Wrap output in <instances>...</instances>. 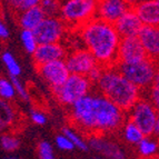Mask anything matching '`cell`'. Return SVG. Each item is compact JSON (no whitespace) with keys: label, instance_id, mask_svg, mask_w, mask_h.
Segmentation results:
<instances>
[{"label":"cell","instance_id":"1","mask_svg":"<svg viewBox=\"0 0 159 159\" xmlns=\"http://www.w3.org/2000/svg\"><path fill=\"white\" fill-rule=\"evenodd\" d=\"M84 47L96 58L98 65L116 66L118 61V47L120 37L112 24L93 18L77 30Z\"/></svg>","mask_w":159,"mask_h":159},{"label":"cell","instance_id":"2","mask_svg":"<svg viewBox=\"0 0 159 159\" xmlns=\"http://www.w3.org/2000/svg\"><path fill=\"white\" fill-rule=\"evenodd\" d=\"M95 88L97 93L105 96L126 112L143 95L139 88L117 70L116 66L103 68L102 75L95 85Z\"/></svg>","mask_w":159,"mask_h":159},{"label":"cell","instance_id":"3","mask_svg":"<svg viewBox=\"0 0 159 159\" xmlns=\"http://www.w3.org/2000/svg\"><path fill=\"white\" fill-rule=\"evenodd\" d=\"M95 116L97 135H109L119 131L127 119V112L97 91H95Z\"/></svg>","mask_w":159,"mask_h":159},{"label":"cell","instance_id":"4","mask_svg":"<svg viewBox=\"0 0 159 159\" xmlns=\"http://www.w3.org/2000/svg\"><path fill=\"white\" fill-rule=\"evenodd\" d=\"M98 0H61L59 18L69 31H77L80 27L96 18Z\"/></svg>","mask_w":159,"mask_h":159},{"label":"cell","instance_id":"5","mask_svg":"<svg viewBox=\"0 0 159 159\" xmlns=\"http://www.w3.org/2000/svg\"><path fill=\"white\" fill-rule=\"evenodd\" d=\"M158 67V61L148 57L135 62H117L116 64L117 70L126 79H128L136 87L139 88L141 93L151 85Z\"/></svg>","mask_w":159,"mask_h":159},{"label":"cell","instance_id":"6","mask_svg":"<svg viewBox=\"0 0 159 159\" xmlns=\"http://www.w3.org/2000/svg\"><path fill=\"white\" fill-rule=\"evenodd\" d=\"M93 85L87 76L70 74L68 79L61 86L51 89L52 95L61 106L70 107L75 101L90 93Z\"/></svg>","mask_w":159,"mask_h":159},{"label":"cell","instance_id":"7","mask_svg":"<svg viewBox=\"0 0 159 159\" xmlns=\"http://www.w3.org/2000/svg\"><path fill=\"white\" fill-rule=\"evenodd\" d=\"M157 115L158 110L154 105L146 97L141 96L127 111V119L133 121L141 130L143 136H152Z\"/></svg>","mask_w":159,"mask_h":159},{"label":"cell","instance_id":"8","mask_svg":"<svg viewBox=\"0 0 159 159\" xmlns=\"http://www.w3.org/2000/svg\"><path fill=\"white\" fill-rule=\"evenodd\" d=\"M34 32L39 45L55 43H60L69 29L59 17H46Z\"/></svg>","mask_w":159,"mask_h":159},{"label":"cell","instance_id":"9","mask_svg":"<svg viewBox=\"0 0 159 159\" xmlns=\"http://www.w3.org/2000/svg\"><path fill=\"white\" fill-rule=\"evenodd\" d=\"M65 61L70 74L81 75V76H87L98 65L95 57L85 47H79L69 51L65 58Z\"/></svg>","mask_w":159,"mask_h":159},{"label":"cell","instance_id":"10","mask_svg":"<svg viewBox=\"0 0 159 159\" xmlns=\"http://www.w3.org/2000/svg\"><path fill=\"white\" fill-rule=\"evenodd\" d=\"M37 70L43 79L50 86L51 89L61 86L70 76V71L67 67L65 59L50 61L47 64L37 66Z\"/></svg>","mask_w":159,"mask_h":159},{"label":"cell","instance_id":"11","mask_svg":"<svg viewBox=\"0 0 159 159\" xmlns=\"http://www.w3.org/2000/svg\"><path fill=\"white\" fill-rule=\"evenodd\" d=\"M88 147L97 151L106 159H126L125 151L115 140L107 135H90L88 136Z\"/></svg>","mask_w":159,"mask_h":159},{"label":"cell","instance_id":"12","mask_svg":"<svg viewBox=\"0 0 159 159\" xmlns=\"http://www.w3.org/2000/svg\"><path fill=\"white\" fill-rule=\"evenodd\" d=\"M146 57V51L143 49L138 36L124 37L120 39L117 62H135Z\"/></svg>","mask_w":159,"mask_h":159},{"label":"cell","instance_id":"13","mask_svg":"<svg viewBox=\"0 0 159 159\" xmlns=\"http://www.w3.org/2000/svg\"><path fill=\"white\" fill-rule=\"evenodd\" d=\"M129 8L126 0H98L96 17L114 25Z\"/></svg>","mask_w":159,"mask_h":159},{"label":"cell","instance_id":"14","mask_svg":"<svg viewBox=\"0 0 159 159\" xmlns=\"http://www.w3.org/2000/svg\"><path fill=\"white\" fill-rule=\"evenodd\" d=\"M68 53L67 48L61 43H40L38 45L37 49L32 53L36 67L40 65L47 64L50 61L60 60L65 59Z\"/></svg>","mask_w":159,"mask_h":159},{"label":"cell","instance_id":"15","mask_svg":"<svg viewBox=\"0 0 159 159\" xmlns=\"http://www.w3.org/2000/svg\"><path fill=\"white\" fill-rule=\"evenodd\" d=\"M115 29L120 37H133L138 36L140 29L143 28L140 19L133 8H129L121 17L114 24Z\"/></svg>","mask_w":159,"mask_h":159},{"label":"cell","instance_id":"16","mask_svg":"<svg viewBox=\"0 0 159 159\" xmlns=\"http://www.w3.org/2000/svg\"><path fill=\"white\" fill-rule=\"evenodd\" d=\"M138 38L140 40L148 58L159 62V28L150 26H143Z\"/></svg>","mask_w":159,"mask_h":159},{"label":"cell","instance_id":"17","mask_svg":"<svg viewBox=\"0 0 159 159\" xmlns=\"http://www.w3.org/2000/svg\"><path fill=\"white\" fill-rule=\"evenodd\" d=\"M133 9L140 19L143 26L159 28V2L155 0H145Z\"/></svg>","mask_w":159,"mask_h":159},{"label":"cell","instance_id":"18","mask_svg":"<svg viewBox=\"0 0 159 159\" xmlns=\"http://www.w3.org/2000/svg\"><path fill=\"white\" fill-rule=\"evenodd\" d=\"M45 18L46 15L39 5L18 12V24L25 30L34 31Z\"/></svg>","mask_w":159,"mask_h":159},{"label":"cell","instance_id":"19","mask_svg":"<svg viewBox=\"0 0 159 159\" xmlns=\"http://www.w3.org/2000/svg\"><path fill=\"white\" fill-rule=\"evenodd\" d=\"M18 110L11 101L0 99V134L9 131L18 122Z\"/></svg>","mask_w":159,"mask_h":159},{"label":"cell","instance_id":"20","mask_svg":"<svg viewBox=\"0 0 159 159\" xmlns=\"http://www.w3.org/2000/svg\"><path fill=\"white\" fill-rule=\"evenodd\" d=\"M119 131L122 140L131 145V146H137L139 141L145 137L143 134L141 133V130L129 119H126V121L122 124Z\"/></svg>","mask_w":159,"mask_h":159},{"label":"cell","instance_id":"21","mask_svg":"<svg viewBox=\"0 0 159 159\" xmlns=\"http://www.w3.org/2000/svg\"><path fill=\"white\" fill-rule=\"evenodd\" d=\"M159 151V139L154 136H145L137 145V152L140 158H155Z\"/></svg>","mask_w":159,"mask_h":159},{"label":"cell","instance_id":"22","mask_svg":"<svg viewBox=\"0 0 159 159\" xmlns=\"http://www.w3.org/2000/svg\"><path fill=\"white\" fill-rule=\"evenodd\" d=\"M141 96L146 97L159 111V67L157 69L156 76H155L154 80L151 82V85L147 88L146 90L143 91Z\"/></svg>","mask_w":159,"mask_h":159},{"label":"cell","instance_id":"23","mask_svg":"<svg viewBox=\"0 0 159 159\" xmlns=\"http://www.w3.org/2000/svg\"><path fill=\"white\" fill-rule=\"evenodd\" d=\"M0 146L7 152H15L20 147V140L12 133L6 131L0 136Z\"/></svg>","mask_w":159,"mask_h":159},{"label":"cell","instance_id":"24","mask_svg":"<svg viewBox=\"0 0 159 159\" xmlns=\"http://www.w3.org/2000/svg\"><path fill=\"white\" fill-rule=\"evenodd\" d=\"M1 59H2L6 69L8 70L10 77H19L21 75V67L10 51H5L1 56Z\"/></svg>","mask_w":159,"mask_h":159},{"label":"cell","instance_id":"25","mask_svg":"<svg viewBox=\"0 0 159 159\" xmlns=\"http://www.w3.org/2000/svg\"><path fill=\"white\" fill-rule=\"evenodd\" d=\"M61 134H64L66 137L69 138V140L72 143L75 148H78L82 151H87L88 149H89L87 141H86L81 136L78 135L77 131H75V129L72 127H64Z\"/></svg>","mask_w":159,"mask_h":159},{"label":"cell","instance_id":"26","mask_svg":"<svg viewBox=\"0 0 159 159\" xmlns=\"http://www.w3.org/2000/svg\"><path fill=\"white\" fill-rule=\"evenodd\" d=\"M20 39H21L22 46H24L25 50L28 53L32 55L34 52V50L37 49L38 47V41L37 38L34 36V32L32 30H21V34H20Z\"/></svg>","mask_w":159,"mask_h":159},{"label":"cell","instance_id":"27","mask_svg":"<svg viewBox=\"0 0 159 159\" xmlns=\"http://www.w3.org/2000/svg\"><path fill=\"white\" fill-rule=\"evenodd\" d=\"M16 90L10 78L0 77V99L11 101L16 97Z\"/></svg>","mask_w":159,"mask_h":159},{"label":"cell","instance_id":"28","mask_svg":"<svg viewBox=\"0 0 159 159\" xmlns=\"http://www.w3.org/2000/svg\"><path fill=\"white\" fill-rule=\"evenodd\" d=\"M40 7L46 17H59L61 8V0H41Z\"/></svg>","mask_w":159,"mask_h":159},{"label":"cell","instance_id":"29","mask_svg":"<svg viewBox=\"0 0 159 159\" xmlns=\"http://www.w3.org/2000/svg\"><path fill=\"white\" fill-rule=\"evenodd\" d=\"M5 1L7 2L9 8L17 12H20L34 6H38L41 2V0H5Z\"/></svg>","mask_w":159,"mask_h":159},{"label":"cell","instance_id":"30","mask_svg":"<svg viewBox=\"0 0 159 159\" xmlns=\"http://www.w3.org/2000/svg\"><path fill=\"white\" fill-rule=\"evenodd\" d=\"M39 159H56L51 143L47 140H41L37 147Z\"/></svg>","mask_w":159,"mask_h":159},{"label":"cell","instance_id":"31","mask_svg":"<svg viewBox=\"0 0 159 159\" xmlns=\"http://www.w3.org/2000/svg\"><path fill=\"white\" fill-rule=\"evenodd\" d=\"M11 81H12V85L15 87V90H16V93L20 97V99L24 101H27L29 102L30 101V93L27 89L26 86L22 84V81L19 79V77H10Z\"/></svg>","mask_w":159,"mask_h":159},{"label":"cell","instance_id":"32","mask_svg":"<svg viewBox=\"0 0 159 159\" xmlns=\"http://www.w3.org/2000/svg\"><path fill=\"white\" fill-rule=\"evenodd\" d=\"M55 143H56V146L62 151H71L72 149L75 148L72 143L69 140V138L66 137L64 134H60V135L56 136V138H55Z\"/></svg>","mask_w":159,"mask_h":159},{"label":"cell","instance_id":"33","mask_svg":"<svg viewBox=\"0 0 159 159\" xmlns=\"http://www.w3.org/2000/svg\"><path fill=\"white\" fill-rule=\"evenodd\" d=\"M30 119L34 125L43 126L47 122V116L45 115V112L40 111L38 109H32L30 111Z\"/></svg>","mask_w":159,"mask_h":159},{"label":"cell","instance_id":"34","mask_svg":"<svg viewBox=\"0 0 159 159\" xmlns=\"http://www.w3.org/2000/svg\"><path fill=\"white\" fill-rule=\"evenodd\" d=\"M102 72H103V67L100 66V65H97V66H96L95 68H93V70H91V71L87 75L88 79L93 82V87H95V85L97 84V81L100 79Z\"/></svg>","mask_w":159,"mask_h":159},{"label":"cell","instance_id":"35","mask_svg":"<svg viewBox=\"0 0 159 159\" xmlns=\"http://www.w3.org/2000/svg\"><path fill=\"white\" fill-rule=\"evenodd\" d=\"M9 30L7 28V26L5 25V22L2 21V19L0 18V39L6 40L9 38Z\"/></svg>","mask_w":159,"mask_h":159},{"label":"cell","instance_id":"36","mask_svg":"<svg viewBox=\"0 0 159 159\" xmlns=\"http://www.w3.org/2000/svg\"><path fill=\"white\" fill-rule=\"evenodd\" d=\"M152 136L156 137L157 139H159V111H158V115H157V119H156V124H155V127H154Z\"/></svg>","mask_w":159,"mask_h":159},{"label":"cell","instance_id":"37","mask_svg":"<svg viewBox=\"0 0 159 159\" xmlns=\"http://www.w3.org/2000/svg\"><path fill=\"white\" fill-rule=\"evenodd\" d=\"M143 1H145V0H126V2L128 3V6H129L130 8H134V7H136V6L139 5Z\"/></svg>","mask_w":159,"mask_h":159},{"label":"cell","instance_id":"38","mask_svg":"<svg viewBox=\"0 0 159 159\" xmlns=\"http://www.w3.org/2000/svg\"><path fill=\"white\" fill-rule=\"evenodd\" d=\"M3 159H24V158H21V157L18 156V155H15L13 152H9L8 155H6V156L3 157Z\"/></svg>","mask_w":159,"mask_h":159},{"label":"cell","instance_id":"39","mask_svg":"<svg viewBox=\"0 0 159 159\" xmlns=\"http://www.w3.org/2000/svg\"><path fill=\"white\" fill-rule=\"evenodd\" d=\"M93 159H102L101 157H97V156H95V157H93Z\"/></svg>","mask_w":159,"mask_h":159},{"label":"cell","instance_id":"40","mask_svg":"<svg viewBox=\"0 0 159 159\" xmlns=\"http://www.w3.org/2000/svg\"><path fill=\"white\" fill-rule=\"evenodd\" d=\"M155 158H156V159H159V151H158V154L156 155V157H155Z\"/></svg>","mask_w":159,"mask_h":159},{"label":"cell","instance_id":"41","mask_svg":"<svg viewBox=\"0 0 159 159\" xmlns=\"http://www.w3.org/2000/svg\"><path fill=\"white\" fill-rule=\"evenodd\" d=\"M140 159H156V158H140Z\"/></svg>","mask_w":159,"mask_h":159},{"label":"cell","instance_id":"42","mask_svg":"<svg viewBox=\"0 0 159 159\" xmlns=\"http://www.w3.org/2000/svg\"><path fill=\"white\" fill-rule=\"evenodd\" d=\"M155 1H157V2H159V0H155Z\"/></svg>","mask_w":159,"mask_h":159}]
</instances>
